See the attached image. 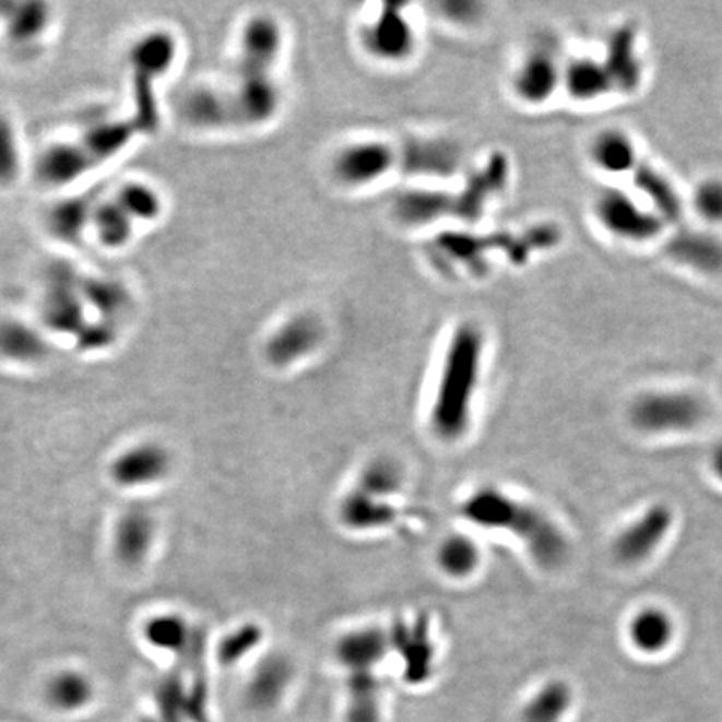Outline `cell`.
<instances>
[{"mask_svg":"<svg viewBox=\"0 0 722 722\" xmlns=\"http://www.w3.org/2000/svg\"><path fill=\"white\" fill-rule=\"evenodd\" d=\"M134 221L119 206L115 198H97L91 216L90 236L107 251H119L131 245L138 233Z\"/></svg>","mask_w":722,"mask_h":722,"instance_id":"obj_29","label":"cell"},{"mask_svg":"<svg viewBox=\"0 0 722 722\" xmlns=\"http://www.w3.org/2000/svg\"><path fill=\"white\" fill-rule=\"evenodd\" d=\"M263 641V629L258 624L245 623L221 637L216 654L223 665H236Z\"/></svg>","mask_w":722,"mask_h":722,"instance_id":"obj_42","label":"cell"},{"mask_svg":"<svg viewBox=\"0 0 722 722\" xmlns=\"http://www.w3.org/2000/svg\"><path fill=\"white\" fill-rule=\"evenodd\" d=\"M143 632L151 648L186 658L197 630H192L179 614H159L147 620Z\"/></svg>","mask_w":722,"mask_h":722,"instance_id":"obj_33","label":"cell"},{"mask_svg":"<svg viewBox=\"0 0 722 722\" xmlns=\"http://www.w3.org/2000/svg\"><path fill=\"white\" fill-rule=\"evenodd\" d=\"M627 634L636 651L644 655H658L673 644L676 626L664 608L644 607L634 614Z\"/></svg>","mask_w":722,"mask_h":722,"instance_id":"obj_30","label":"cell"},{"mask_svg":"<svg viewBox=\"0 0 722 722\" xmlns=\"http://www.w3.org/2000/svg\"><path fill=\"white\" fill-rule=\"evenodd\" d=\"M171 455L156 441H143L119 453L110 463V478L122 488L159 484L171 472Z\"/></svg>","mask_w":722,"mask_h":722,"instance_id":"obj_17","label":"cell"},{"mask_svg":"<svg viewBox=\"0 0 722 722\" xmlns=\"http://www.w3.org/2000/svg\"><path fill=\"white\" fill-rule=\"evenodd\" d=\"M564 58L552 40H537L510 72L509 90L520 106L541 109L563 93Z\"/></svg>","mask_w":722,"mask_h":722,"instance_id":"obj_5","label":"cell"},{"mask_svg":"<svg viewBox=\"0 0 722 722\" xmlns=\"http://www.w3.org/2000/svg\"><path fill=\"white\" fill-rule=\"evenodd\" d=\"M400 220L410 225H431L455 214V192L450 189L422 188L406 192L396 204Z\"/></svg>","mask_w":722,"mask_h":722,"instance_id":"obj_31","label":"cell"},{"mask_svg":"<svg viewBox=\"0 0 722 722\" xmlns=\"http://www.w3.org/2000/svg\"><path fill=\"white\" fill-rule=\"evenodd\" d=\"M636 138L616 126L599 129L588 144V159L592 168L608 179H629L642 161Z\"/></svg>","mask_w":722,"mask_h":722,"instance_id":"obj_16","label":"cell"},{"mask_svg":"<svg viewBox=\"0 0 722 722\" xmlns=\"http://www.w3.org/2000/svg\"><path fill=\"white\" fill-rule=\"evenodd\" d=\"M110 197L118 201L119 206L141 228L151 225L163 213V200L153 186L141 181H128L118 186Z\"/></svg>","mask_w":722,"mask_h":722,"instance_id":"obj_38","label":"cell"},{"mask_svg":"<svg viewBox=\"0 0 722 722\" xmlns=\"http://www.w3.org/2000/svg\"><path fill=\"white\" fill-rule=\"evenodd\" d=\"M27 169L21 132L14 119L0 110V191L15 188Z\"/></svg>","mask_w":722,"mask_h":722,"instance_id":"obj_36","label":"cell"},{"mask_svg":"<svg viewBox=\"0 0 722 722\" xmlns=\"http://www.w3.org/2000/svg\"><path fill=\"white\" fill-rule=\"evenodd\" d=\"M706 406L698 395L683 390H654L634 400L630 422L637 430L651 435L679 434L698 427Z\"/></svg>","mask_w":722,"mask_h":722,"instance_id":"obj_6","label":"cell"},{"mask_svg":"<svg viewBox=\"0 0 722 722\" xmlns=\"http://www.w3.org/2000/svg\"><path fill=\"white\" fill-rule=\"evenodd\" d=\"M399 166V150L381 141H364L346 146L333 161L336 178L348 186H367Z\"/></svg>","mask_w":722,"mask_h":722,"instance_id":"obj_14","label":"cell"},{"mask_svg":"<svg viewBox=\"0 0 722 722\" xmlns=\"http://www.w3.org/2000/svg\"><path fill=\"white\" fill-rule=\"evenodd\" d=\"M485 336L475 323L457 327L447 345L430 424L438 438L457 441L469 431L484 365Z\"/></svg>","mask_w":722,"mask_h":722,"instance_id":"obj_1","label":"cell"},{"mask_svg":"<svg viewBox=\"0 0 722 722\" xmlns=\"http://www.w3.org/2000/svg\"><path fill=\"white\" fill-rule=\"evenodd\" d=\"M572 705V687L566 680H547L526 699L522 722H564Z\"/></svg>","mask_w":722,"mask_h":722,"instance_id":"obj_32","label":"cell"},{"mask_svg":"<svg viewBox=\"0 0 722 722\" xmlns=\"http://www.w3.org/2000/svg\"><path fill=\"white\" fill-rule=\"evenodd\" d=\"M629 182L630 191L654 211L670 229L683 225L684 214L687 213L686 198L674 179L658 164L642 157Z\"/></svg>","mask_w":722,"mask_h":722,"instance_id":"obj_12","label":"cell"},{"mask_svg":"<svg viewBox=\"0 0 722 722\" xmlns=\"http://www.w3.org/2000/svg\"><path fill=\"white\" fill-rule=\"evenodd\" d=\"M346 722H380V680L375 673H348Z\"/></svg>","mask_w":722,"mask_h":722,"instance_id":"obj_34","label":"cell"},{"mask_svg":"<svg viewBox=\"0 0 722 722\" xmlns=\"http://www.w3.org/2000/svg\"><path fill=\"white\" fill-rule=\"evenodd\" d=\"M340 520L353 532L383 531L396 519V510L387 500L353 488L340 502Z\"/></svg>","mask_w":722,"mask_h":722,"instance_id":"obj_28","label":"cell"},{"mask_svg":"<svg viewBox=\"0 0 722 722\" xmlns=\"http://www.w3.org/2000/svg\"><path fill=\"white\" fill-rule=\"evenodd\" d=\"M365 47L383 61H405L415 50V27L402 5H387L364 27Z\"/></svg>","mask_w":722,"mask_h":722,"instance_id":"obj_15","label":"cell"},{"mask_svg":"<svg viewBox=\"0 0 722 722\" xmlns=\"http://www.w3.org/2000/svg\"><path fill=\"white\" fill-rule=\"evenodd\" d=\"M463 150L453 139L416 138L412 139L399 153V166H405L413 176L449 181L463 168Z\"/></svg>","mask_w":722,"mask_h":722,"instance_id":"obj_13","label":"cell"},{"mask_svg":"<svg viewBox=\"0 0 722 722\" xmlns=\"http://www.w3.org/2000/svg\"><path fill=\"white\" fill-rule=\"evenodd\" d=\"M47 701L58 711L75 712L86 708L94 698V686L86 674L62 671L47 684Z\"/></svg>","mask_w":722,"mask_h":722,"instance_id":"obj_37","label":"cell"},{"mask_svg":"<svg viewBox=\"0 0 722 722\" xmlns=\"http://www.w3.org/2000/svg\"><path fill=\"white\" fill-rule=\"evenodd\" d=\"M599 58L613 82L614 96L632 97L641 93L646 66L636 24L624 22L616 25L605 37Z\"/></svg>","mask_w":722,"mask_h":722,"instance_id":"obj_8","label":"cell"},{"mask_svg":"<svg viewBox=\"0 0 722 722\" xmlns=\"http://www.w3.org/2000/svg\"><path fill=\"white\" fill-rule=\"evenodd\" d=\"M97 166L78 139H58L40 147L33 161L37 185L50 191L68 192L96 171Z\"/></svg>","mask_w":722,"mask_h":722,"instance_id":"obj_9","label":"cell"},{"mask_svg":"<svg viewBox=\"0 0 722 722\" xmlns=\"http://www.w3.org/2000/svg\"><path fill=\"white\" fill-rule=\"evenodd\" d=\"M321 340L320 324L311 318H296L274 333L268 343V358L276 367H289L310 355Z\"/></svg>","mask_w":722,"mask_h":722,"instance_id":"obj_27","label":"cell"},{"mask_svg":"<svg viewBox=\"0 0 722 722\" xmlns=\"http://www.w3.org/2000/svg\"><path fill=\"white\" fill-rule=\"evenodd\" d=\"M591 213L605 236L627 246L655 245L670 232L654 211L619 185L601 186L592 198Z\"/></svg>","mask_w":722,"mask_h":722,"instance_id":"obj_4","label":"cell"},{"mask_svg":"<svg viewBox=\"0 0 722 722\" xmlns=\"http://www.w3.org/2000/svg\"><path fill=\"white\" fill-rule=\"evenodd\" d=\"M509 163L506 157L492 156L485 161L484 166L470 176L465 188L455 192V214L453 217H462L466 223L484 217L485 211L492 203L500 198L509 185Z\"/></svg>","mask_w":722,"mask_h":722,"instance_id":"obj_18","label":"cell"},{"mask_svg":"<svg viewBox=\"0 0 722 722\" xmlns=\"http://www.w3.org/2000/svg\"><path fill=\"white\" fill-rule=\"evenodd\" d=\"M49 355L43 331L21 318H0V358L19 365H33Z\"/></svg>","mask_w":722,"mask_h":722,"instance_id":"obj_26","label":"cell"},{"mask_svg":"<svg viewBox=\"0 0 722 722\" xmlns=\"http://www.w3.org/2000/svg\"><path fill=\"white\" fill-rule=\"evenodd\" d=\"M175 40L166 33H150L129 47L128 69L132 110L129 118L141 134H150L159 126L156 87L159 79L175 61Z\"/></svg>","mask_w":722,"mask_h":722,"instance_id":"obj_3","label":"cell"},{"mask_svg":"<svg viewBox=\"0 0 722 722\" xmlns=\"http://www.w3.org/2000/svg\"><path fill=\"white\" fill-rule=\"evenodd\" d=\"M437 566L452 579H466L481 566L482 552L474 538L449 535L437 548Z\"/></svg>","mask_w":722,"mask_h":722,"instance_id":"obj_35","label":"cell"},{"mask_svg":"<svg viewBox=\"0 0 722 722\" xmlns=\"http://www.w3.org/2000/svg\"><path fill=\"white\" fill-rule=\"evenodd\" d=\"M390 651L387 630L367 626L343 634L336 641L335 658L348 673H375Z\"/></svg>","mask_w":722,"mask_h":722,"instance_id":"obj_23","label":"cell"},{"mask_svg":"<svg viewBox=\"0 0 722 722\" xmlns=\"http://www.w3.org/2000/svg\"><path fill=\"white\" fill-rule=\"evenodd\" d=\"M390 646L403 662V677L406 683H427L434 673L435 649L430 639V627L424 616L412 624L399 623L390 632Z\"/></svg>","mask_w":722,"mask_h":722,"instance_id":"obj_19","label":"cell"},{"mask_svg":"<svg viewBox=\"0 0 722 722\" xmlns=\"http://www.w3.org/2000/svg\"><path fill=\"white\" fill-rule=\"evenodd\" d=\"M460 510L472 525L513 534L544 569H555L566 560L569 545L559 526L541 510L506 492L495 487L478 488L463 500Z\"/></svg>","mask_w":722,"mask_h":722,"instance_id":"obj_2","label":"cell"},{"mask_svg":"<svg viewBox=\"0 0 722 722\" xmlns=\"http://www.w3.org/2000/svg\"><path fill=\"white\" fill-rule=\"evenodd\" d=\"M138 135H141V131L128 116V118L91 122L75 139L96 163L97 168H100L103 164L125 153Z\"/></svg>","mask_w":722,"mask_h":722,"instance_id":"obj_24","label":"cell"},{"mask_svg":"<svg viewBox=\"0 0 722 722\" xmlns=\"http://www.w3.org/2000/svg\"><path fill=\"white\" fill-rule=\"evenodd\" d=\"M673 525V509L654 504L619 532L613 547L616 559L626 566L646 563L670 537Z\"/></svg>","mask_w":722,"mask_h":722,"instance_id":"obj_10","label":"cell"},{"mask_svg":"<svg viewBox=\"0 0 722 722\" xmlns=\"http://www.w3.org/2000/svg\"><path fill=\"white\" fill-rule=\"evenodd\" d=\"M665 260L686 273L702 277L722 276V238L702 226H674L661 242Z\"/></svg>","mask_w":722,"mask_h":722,"instance_id":"obj_7","label":"cell"},{"mask_svg":"<svg viewBox=\"0 0 722 722\" xmlns=\"http://www.w3.org/2000/svg\"><path fill=\"white\" fill-rule=\"evenodd\" d=\"M711 469L712 474H714L715 478L722 484V441L714 450H712Z\"/></svg>","mask_w":722,"mask_h":722,"instance_id":"obj_43","label":"cell"},{"mask_svg":"<svg viewBox=\"0 0 722 722\" xmlns=\"http://www.w3.org/2000/svg\"><path fill=\"white\" fill-rule=\"evenodd\" d=\"M144 722H161L159 719H147V721Z\"/></svg>","mask_w":722,"mask_h":722,"instance_id":"obj_44","label":"cell"},{"mask_svg":"<svg viewBox=\"0 0 722 722\" xmlns=\"http://www.w3.org/2000/svg\"><path fill=\"white\" fill-rule=\"evenodd\" d=\"M293 665L285 655H267L258 662L246 686V699L258 711L276 708L292 686Z\"/></svg>","mask_w":722,"mask_h":722,"instance_id":"obj_25","label":"cell"},{"mask_svg":"<svg viewBox=\"0 0 722 722\" xmlns=\"http://www.w3.org/2000/svg\"><path fill=\"white\" fill-rule=\"evenodd\" d=\"M687 211L702 228H722V176L708 175L699 179L686 198Z\"/></svg>","mask_w":722,"mask_h":722,"instance_id":"obj_39","label":"cell"},{"mask_svg":"<svg viewBox=\"0 0 722 722\" xmlns=\"http://www.w3.org/2000/svg\"><path fill=\"white\" fill-rule=\"evenodd\" d=\"M156 541V520L150 510L131 507L116 520L113 531V551L116 559L129 569L146 563Z\"/></svg>","mask_w":722,"mask_h":722,"instance_id":"obj_21","label":"cell"},{"mask_svg":"<svg viewBox=\"0 0 722 722\" xmlns=\"http://www.w3.org/2000/svg\"><path fill=\"white\" fill-rule=\"evenodd\" d=\"M563 94L577 106H592L614 96L613 82L601 58L580 54L564 59Z\"/></svg>","mask_w":722,"mask_h":722,"instance_id":"obj_22","label":"cell"},{"mask_svg":"<svg viewBox=\"0 0 722 722\" xmlns=\"http://www.w3.org/2000/svg\"><path fill=\"white\" fill-rule=\"evenodd\" d=\"M154 701L161 722L188 721V687L178 671H173L157 683Z\"/></svg>","mask_w":722,"mask_h":722,"instance_id":"obj_41","label":"cell"},{"mask_svg":"<svg viewBox=\"0 0 722 722\" xmlns=\"http://www.w3.org/2000/svg\"><path fill=\"white\" fill-rule=\"evenodd\" d=\"M96 200L81 192H64V197L47 206L43 217L44 232L59 245H82L90 238L91 216Z\"/></svg>","mask_w":722,"mask_h":722,"instance_id":"obj_20","label":"cell"},{"mask_svg":"<svg viewBox=\"0 0 722 722\" xmlns=\"http://www.w3.org/2000/svg\"><path fill=\"white\" fill-rule=\"evenodd\" d=\"M52 25V5L46 2H2L0 8V37L12 52L40 49Z\"/></svg>","mask_w":722,"mask_h":722,"instance_id":"obj_11","label":"cell"},{"mask_svg":"<svg viewBox=\"0 0 722 722\" xmlns=\"http://www.w3.org/2000/svg\"><path fill=\"white\" fill-rule=\"evenodd\" d=\"M402 466L393 459L378 457V459L371 460L364 466L356 488L365 492V494L381 498V500H387L388 497H393L402 488Z\"/></svg>","mask_w":722,"mask_h":722,"instance_id":"obj_40","label":"cell"}]
</instances>
